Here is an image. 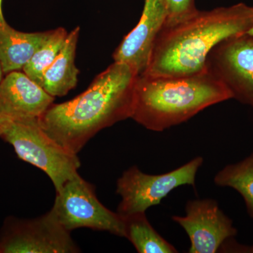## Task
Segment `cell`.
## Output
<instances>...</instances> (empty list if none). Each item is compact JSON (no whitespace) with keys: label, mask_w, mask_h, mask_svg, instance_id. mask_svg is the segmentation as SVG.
<instances>
[{"label":"cell","mask_w":253,"mask_h":253,"mask_svg":"<svg viewBox=\"0 0 253 253\" xmlns=\"http://www.w3.org/2000/svg\"><path fill=\"white\" fill-rule=\"evenodd\" d=\"M138 76L127 65L114 61L84 92L51 104L38 118L40 125L56 142L78 154L100 130L131 117Z\"/></svg>","instance_id":"6da1fadb"},{"label":"cell","mask_w":253,"mask_h":253,"mask_svg":"<svg viewBox=\"0 0 253 253\" xmlns=\"http://www.w3.org/2000/svg\"><path fill=\"white\" fill-rule=\"evenodd\" d=\"M253 26V6L242 2L209 11L197 10L179 22L165 24L142 75L176 77L203 72L214 46L230 37L247 33Z\"/></svg>","instance_id":"7a4b0ae2"},{"label":"cell","mask_w":253,"mask_h":253,"mask_svg":"<svg viewBox=\"0 0 253 253\" xmlns=\"http://www.w3.org/2000/svg\"><path fill=\"white\" fill-rule=\"evenodd\" d=\"M233 99L207 70L176 77L138 76L131 118L154 131L185 123L210 106Z\"/></svg>","instance_id":"3957f363"},{"label":"cell","mask_w":253,"mask_h":253,"mask_svg":"<svg viewBox=\"0 0 253 253\" xmlns=\"http://www.w3.org/2000/svg\"><path fill=\"white\" fill-rule=\"evenodd\" d=\"M1 138L14 147L20 159L45 172L56 191L78 174L81 162L78 154L48 135L38 118L9 119Z\"/></svg>","instance_id":"277c9868"},{"label":"cell","mask_w":253,"mask_h":253,"mask_svg":"<svg viewBox=\"0 0 253 253\" xmlns=\"http://www.w3.org/2000/svg\"><path fill=\"white\" fill-rule=\"evenodd\" d=\"M56 194L49 212L66 230L89 228L126 238L124 217L105 207L96 197L94 186L79 174L66 181Z\"/></svg>","instance_id":"5b68a950"},{"label":"cell","mask_w":253,"mask_h":253,"mask_svg":"<svg viewBox=\"0 0 253 253\" xmlns=\"http://www.w3.org/2000/svg\"><path fill=\"white\" fill-rule=\"evenodd\" d=\"M203 163L204 158L198 156L174 170L156 175L145 174L135 166L129 168L118 179L116 192L121 201L117 212L123 217L146 212L179 186H194Z\"/></svg>","instance_id":"8992f818"},{"label":"cell","mask_w":253,"mask_h":253,"mask_svg":"<svg viewBox=\"0 0 253 253\" xmlns=\"http://www.w3.org/2000/svg\"><path fill=\"white\" fill-rule=\"evenodd\" d=\"M51 213L36 219L9 217L0 233V253H74L79 247Z\"/></svg>","instance_id":"52a82bcc"},{"label":"cell","mask_w":253,"mask_h":253,"mask_svg":"<svg viewBox=\"0 0 253 253\" xmlns=\"http://www.w3.org/2000/svg\"><path fill=\"white\" fill-rule=\"evenodd\" d=\"M206 68L233 99L253 108V36L244 33L221 42L208 54Z\"/></svg>","instance_id":"ba28073f"},{"label":"cell","mask_w":253,"mask_h":253,"mask_svg":"<svg viewBox=\"0 0 253 253\" xmlns=\"http://www.w3.org/2000/svg\"><path fill=\"white\" fill-rule=\"evenodd\" d=\"M172 219L189 236L190 253H217L226 241L237 235L233 221L213 199L189 201L185 215H174Z\"/></svg>","instance_id":"9c48e42d"},{"label":"cell","mask_w":253,"mask_h":253,"mask_svg":"<svg viewBox=\"0 0 253 253\" xmlns=\"http://www.w3.org/2000/svg\"><path fill=\"white\" fill-rule=\"evenodd\" d=\"M162 0H145L139 23L113 54L115 62L124 63L141 76L149 65L156 38L167 21Z\"/></svg>","instance_id":"30bf717a"},{"label":"cell","mask_w":253,"mask_h":253,"mask_svg":"<svg viewBox=\"0 0 253 253\" xmlns=\"http://www.w3.org/2000/svg\"><path fill=\"white\" fill-rule=\"evenodd\" d=\"M54 98L24 72L13 71L0 83V114L9 119L38 118Z\"/></svg>","instance_id":"8fae6325"},{"label":"cell","mask_w":253,"mask_h":253,"mask_svg":"<svg viewBox=\"0 0 253 253\" xmlns=\"http://www.w3.org/2000/svg\"><path fill=\"white\" fill-rule=\"evenodd\" d=\"M49 34L50 31L23 33L6 21L0 23V62L4 74L23 70Z\"/></svg>","instance_id":"7c38bea8"},{"label":"cell","mask_w":253,"mask_h":253,"mask_svg":"<svg viewBox=\"0 0 253 253\" xmlns=\"http://www.w3.org/2000/svg\"><path fill=\"white\" fill-rule=\"evenodd\" d=\"M80 28L68 33L66 42L43 76L42 87L51 96H62L76 87L79 71L75 64Z\"/></svg>","instance_id":"4fadbf2b"},{"label":"cell","mask_w":253,"mask_h":253,"mask_svg":"<svg viewBox=\"0 0 253 253\" xmlns=\"http://www.w3.org/2000/svg\"><path fill=\"white\" fill-rule=\"evenodd\" d=\"M126 238L139 253H176L177 250L160 235L150 224L146 212L124 217Z\"/></svg>","instance_id":"5bb4252c"},{"label":"cell","mask_w":253,"mask_h":253,"mask_svg":"<svg viewBox=\"0 0 253 253\" xmlns=\"http://www.w3.org/2000/svg\"><path fill=\"white\" fill-rule=\"evenodd\" d=\"M214 182L236 190L244 199L248 214L253 218V153L239 163L223 168L214 176Z\"/></svg>","instance_id":"9a60e30c"},{"label":"cell","mask_w":253,"mask_h":253,"mask_svg":"<svg viewBox=\"0 0 253 253\" xmlns=\"http://www.w3.org/2000/svg\"><path fill=\"white\" fill-rule=\"evenodd\" d=\"M68 33L64 28L50 31L46 41L42 44L29 62L23 68V72L42 87L43 76L62 49Z\"/></svg>","instance_id":"2e32d148"},{"label":"cell","mask_w":253,"mask_h":253,"mask_svg":"<svg viewBox=\"0 0 253 253\" xmlns=\"http://www.w3.org/2000/svg\"><path fill=\"white\" fill-rule=\"evenodd\" d=\"M167 11L166 25L172 24L194 14L197 9L194 0H162Z\"/></svg>","instance_id":"e0dca14e"},{"label":"cell","mask_w":253,"mask_h":253,"mask_svg":"<svg viewBox=\"0 0 253 253\" xmlns=\"http://www.w3.org/2000/svg\"><path fill=\"white\" fill-rule=\"evenodd\" d=\"M9 118L4 117L2 115L0 114V138H1V134H2L3 131L6 126V123L9 121Z\"/></svg>","instance_id":"ac0fdd59"},{"label":"cell","mask_w":253,"mask_h":253,"mask_svg":"<svg viewBox=\"0 0 253 253\" xmlns=\"http://www.w3.org/2000/svg\"><path fill=\"white\" fill-rule=\"evenodd\" d=\"M2 1L3 0H0V23H4L6 21L2 12Z\"/></svg>","instance_id":"d6986e66"},{"label":"cell","mask_w":253,"mask_h":253,"mask_svg":"<svg viewBox=\"0 0 253 253\" xmlns=\"http://www.w3.org/2000/svg\"><path fill=\"white\" fill-rule=\"evenodd\" d=\"M4 71H3V68L2 66H1V62H0V83H1V81H2L3 76H4Z\"/></svg>","instance_id":"ffe728a7"},{"label":"cell","mask_w":253,"mask_h":253,"mask_svg":"<svg viewBox=\"0 0 253 253\" xmlns=\"http://www.w3.org/2000/svg\"><path fill=\"white\" fill-rule=\"evenodd\" d=\"M247 33V34L250 35V36H253V26H252V27L250 28L249 31H248L247 33Z\"/></svg>","instance_id":"44dd1931"},{"label":"cell","mask_w":253,"mask_h":253,"mask_svg":"<svg viewBox=\"0 0 253 253\" xmlns=\"http://www.w3.org/2000/svg\"><path fill=\"white\" fill-rule=\"evenodd\" d=\"M251 253H253V246L252 249H251Z\"/></svg>","instance_id":"7402d4cb"}]
</instances>
